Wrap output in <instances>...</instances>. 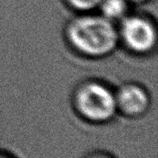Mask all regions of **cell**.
Instances as JSON below:
<instances>
[{
    "mask_svg": "<svg viewBox=\"0 0 158 158\" xmlns=\"http://www.w3.org/2000/svg\"><path fill=\"white\" fill-rule=\"evenodd\" d=\"M65 37L73 51L89 59L109 56L119 43L117 25L93 12L79 13L70 20Z\"/></svg>",
    "mask_w": 158,
    "mask_h": 158,
    "instance_id": "6da1fadb",
    "label": "cell"
},
{
    "mask_svg": "<svg viewBox=\"0 0 158 158\" xmlns=\"http://www.w3.org/2000/svg\"><path fill=\"white\" fill-rule=\"evenodd\" d=\"M74 106L82 118L93 123L109 121L117 112L115 92L98 81H88L78 87Z\"/></svg>",
    "mask_w": 158,
    "mask_h": 158,
    "instance_id": "7a4b0ae2",
    "label": "cell"
},
{
    "mask_svg": "<svg viewBox=\"0 0 158 158\" xmlns=\"http://www.w3.org/2000/svg\"><path fill=\"white\" fill-rule=\"evenodd\" d=\"M119 43L135 55H147L156 47L157 30L150 19L138 14H128L117 23Z\"/></svg>",
    "mask_w": 158,
    "mask_h": 158,
    "instance_id": "3957f363",
    "label": "cell"
},
{
    "mask_svg": "<svg viewBox=\"0 0 158 158\" xmlns=\"http://www.w3.org/2000/svg\"><path fill=\"white\" fill-rule=\"evenodd\" d=\"M117 111L128 117H138L148 110L150 97L147 91L137 84H125L115 92Z\"/></svg>",
    "mask_w": 158,
    "mask_h": 158,
    "instance_id": "277c9868",
    "label": "cell"
},
{
    "mask_svg": "<svg viewBox=\"0 0 158 158\" xmlns=\"http://www.w3.org/2000/svg\"><path fill=\"white\" fill-rule=\"evenodd\" d=\"M130 4L126 0H102L97 9L98 13L117 25L119 21L129 14Z\"/></svg>",
    "mask_w": 158,
    "mask_h": 158,
    "instance_id": "5b68a950",
    "label": "cell"
},
{
    "mask_svg": "<svg viewBox=\"0 0 158 158\" xmlns=\"http://www.w3.org/2000/svg\"><path fill=\"white\" fill-rule=\"evenodd\" d=\"M65 1L73 10L78 11L79 13H83V12H92L94 9H97L102 0H65Z\"/></svg>",
    "mask_w": 158,
    "mask_h": 158,
    "instance_id": "8992f818",
    "label": "cell"
},
{
    "mask_svg": "<svg viewBox=\"0 0 158 158\" xmlns=\"http://www.w3.org/2000/svg\"><path fill=\"white\" fill-rule=\"evenodd\" d=\"M126 1L129 4H140V3L147 2L148 0H126Z\"/></svg>",
    "mask_w": 158,
    "mask_h": 158,
    "instance_id": "52a82bcc",
    "label": "cell"
},
{
    "mask_svg": "<svg viewBox=\"0 0 158 158\" xmlns=\"http://www.w3.org/2000/svg\"><path fill=\"white\" fill-rule=\"evenodd\" d=\"M89 158H110L106 155H102V154H99V155H93V156H90Z\"/></svg>",
    "mask_w": 158,
    "mask_h": 158,
    "instance_id": "ba28073f",
    "label": "cell"
},
{
    "mask_svg": "<svg viewBox=\"0 0 158 158\" xmlns=\"http://www.w3.org/2000/svg\"><path fill=\"white\" fill-rule=\"evenodd\" d=\"M0 158H9V157H7L5 155H2V154H0Z\"/></svg>",
    "mask_w": 158,
    "mask_h": 158,
    "instance_id": "9c48e42d",
    "label": "cell"
}]
</instances>
